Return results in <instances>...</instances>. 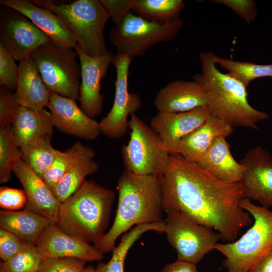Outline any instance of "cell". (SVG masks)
<instances>
[{"label": "cell", "mask_w": 272, "mask_h": 272, "mask_svg": "<svg viewBox=\"0 0 272 272\" xmlns=\"http://www.w3.org/2000/svg\"><path fill=\"white\" fill-rule=\"evenodd\" d=\"M165 221L135 226L129 231L124 233L120 243L112 250V255L107 263L100 262L96 270L97 272H124V263L128 250L132 245L145 233L155 231L159 233H164Z\"/></svg>", "instance_id": "cell-27"}, {"label": "cell", "mask_w": 272, "mask_h": 272, "mask_svg": "<svg viewBox=\"0 0 272 272\" xmlns=\"http://www.w3.org/2000/svg\"><path fill=\"white\" fill-rule=\"evenodd\" d=\"M201 169L219 180L227 183H239L244 167L233 157L226 138H217L196 163Z\"/></svg>", "instance_id": "cell-23"}, {"label": "cell", "mask_w": 272, "mask_h": 272, "mask_svg": "<svg viewBox=\"0 0 272 272\" xmlns=\"http://www.w3.org/2000/svg\"><path fill=\"white\" fill-rule=\"evenodd\" d=\"M130 115V139L121 148L125 169L138 175H163L168 167L170 154L163 149L159 135L151 126L134 113Z\"/></svg>", "instance_id": "cell-8"}, {"label": "cell", "mask_w": 272, "mask_h": 272, "mask_svg": "<svg viewBox=\"0 0 272 272\" xmlns=\"http://www.w3.org/2000/svg\"><path fill=\"white\" fill-rule=\"evenodd\" d=\"M51 138L42 137L19 148L22 160L43 179L58 152Z\"/></svg>", "instance_id": "cell-29"}, {"label": "cell", "mask_w": 272, "mask_h": 272, "mask_svg": "<svg viewBox=\"0 0 272 272\" xmlns=\"http://www.w3.org/2000/svg\"><path fill=\"white\" fill-rule=\"evenodd\" d=\"M114 197L112 190L86 180L60 203L56 225L67 234L95 244L105 234Z\"/></svg>", "instance_id": "cell-4"}, {"label": "cell", "mask_w": 272, "mask_h": 272, "mask_svg": "<svg viewBox=\"0 0 272 272\" xmlns=\"http://www.w3.org/2000/svg\"><path fill=\"white\" fill-rule=\"evenodd\" d=\"M164 233L176 250L177 259L196 264L215 249L221 235L178 211L166 212Z\"/></svg>", "instance_id": "cell-10"}, {"label": "cell", "mask_w": 272, "mask_h": 272, "mask_svg": "<svg viewBox=\"0 0 272 272\" xmlns=\"http://www.w3.org/2000/svg\"><path fill=\"white\" fill-rule=\"evenodd\" d=\"M30 1L58 16L87 55L99 56L108 51L104 32L110 15L100 0H77L61 5H56L50 0Z\"/></svg>", "instance_id": "cell-6"}, {"label": "cell", "mask_w": 272, "mask_h": 272, "mask_svg": "<svg viewBox=\"0 0 272 272\" xmlns=\"http://www.w3.org/2000/svg\"><path fill=\"white\" fill-rule=\"evenodd\" d=\"M164 211H178L215 229L228 242L252 225L251 215L240 206L244 197L239 183L223 182L181 155L169 154L166 172L159 177Z\"/></svg>", "instance_id": "cell-1"}, {"label": "cell", "mask_w": 272, "mask_h": 272, "mask_svg": "<svg viewBox=\"0 0 272 272\" xmlns=\"http://www.w3.org/2000/svg\"><path fill=\"white\" fill-rule=\"evenodd\" d=\"M73 154V146L63 152L58 150L52 163L43 177L45 183L52 191L67 170Z\"/></svg>", "instance_id": "cell-33"}, {"label": "cell", "mask_w": 272, "mask_h": 272, "mask_svg": "<svg viewBox=\"0 0 272 272\" xmlns=\"http://www.w3.org/2000/svg\"><path fill=\"white\" fill-rule=\"evenodd\" d=\"M28 244L12 233L0 229V257L2 261L19 253Z\"/></svg>", "instance_id": "cell-38"}, {"label": "cell", "mask_w": 272, "mask_h": 272, "mask_svg": "<svg viewBox=\"0 0 272 272\" xmlns=\"http://www.w3.org/2000/svg\"><path fill=\"white\" fill-rule=\"evenodd\" d=\"M3 6L14 9L27 17L58 45L75 48L77 42L65 23L49 9L38 6L30 1L1 0Z\"/></svg>", "instance_id": "cell-20"}, {"label": "cell", "mask_w": 272, "mask_h": 272, "mask_svg": "<svg viewBox=\"0 0 272 272\" xmlns=\"http://www.w3.org/2000/svg\"><path fill=\"white\" fill-rule=\"evenodd\" d=\"M110 15L113 23L116 24L133 8L135 0H100Z\"/></svg>", "instance_id": "cell-40"}, {"label": "cell", "mask_w": 272, "mask_h": 272, "mask_svg": "<svg viewBox=\"0 0 272 272\" xmlns=\"http://www.w3.org/2000/svg\"><path fill=\"white\" fill-rule=\"evenodd\" d=\"M11 54L0 44V84L13 91L16 90L19 66Z\"/></svg>", "instance_id": "cell-34"}, {"label": "cell", "mask_w": 272, "mask_h": 272, "mask_svg": "<svg viewBox=\"0 0 272 272\" xmlns=\"http://www.w3.org/2000/svg\"><path fill=\"white\" fill-rule=\"evenodd\" d=\"M240 206L252 216V226L237 240L218 243L215 247L225 257L223 265L227 272H248L272 250V211L247 197L241 199Z\"/></svg>", "instance_id": "cell-5"}, {"label": "cell", "mask_w": 272, "mask_h": 272, "mask_svg": "<svg viewBox=\"0 0 272 272\" xmlns=\"http://www.w3.org/2000/svg\"><path fill=\"white\" fill-rule=\"evenodd\" d=\"M86 261L75 257L42 259L38 272H82Z\"/></svg>", "instance_id": "cell-35"}, {"label": "cell", "mask_w": 272, "mask_h": 272, "mask_svg": "<svg viewBox=\"0 0 272 272\" xmlns=\"http://www.w3.org/2000/svg\"><path fill=\"white\" fill-rule=\"evenodd\" d=\"M216 62L228 71V74L241 82L246 88L250 82L261 77H272V63L261 64L235 60L216 55Z\"/></svg>", "instance_id": "cell-30"}, {"label": "cell", "mask_w": 272, "mask_h": 272, "mask_svg": "<svg viewBox=\"0 0 272 272\" xmlns=\"http://www.w3.org/2000/svg\"><path fill=\"white\" fill-rule=\"evenodd\" d=\"M184 24L183 19L166 24L147 21L131 12L110 31V39L117 53L131 60L160 42L172 41Z\"/></svg>", "instance_id": "cell-7"}, {"label": "cell", "mask_w": 272, "mask_h": 272, "mask_svg": "<svg viewBox=\"0 0 272 272\" xmlns=\"http://www.w3.org/2000/svg\"><path fill=\"white\" fill-rule=\"evenodd\" d=\"M184 8L182 0H135L131 11L147 21L166 24L180 19Z\"/></svg>", "instance_id": "cell-28"}, {"label": "cell", "mask_w": 272, "mask_h": 272, "mask_svg": "<svg viewBox=\"0 0 272 272\" xmlns=\"http://www.w3.org/2000/svg\"><path fill=\"white\" fill-rule=\"evenodd\" d=\"M42 258L36 246L28 244L22 251L0 262V272H38Z\"/></svg>", "instance_id": "cell-32"}, {"label": "cell", "mask_w": 272, "mask_h": 272, "mask_svg": "<svg viewBox=\"0 0 272 272\" xmlns=\"http://www.w3.org/2000/svg\"><path fill=\"white\" fill-rule=\"evenodd\" d=\"M82 272H97L96 268L92 265H89L84 268Z\"/></svg>", "instance_id": "cell-43"}, {"label": "cell", "mask_w": 272, "mask_h": 272, "mask_svg": "<svg viewBox=\"0 0 272 272\" xmlns=\"http://www.w3.org/2000/svg\"><path fill=\"white\" fill-rule=\"evenodd\" d=\"M35 246L42 259L75 257L84 261H100L104 257L94 246L65 233L50 224L42 232Z\"/></svg>", "instance_id": "cell-16"}, {"label": "cell", "mask_w": 272, "mask_h": 272, "mask_svg": "<svg viewBox=\"0 0 272 272\" xmlns=\"http://www.w3.org/2000/svg\"><path fill=\"white\" fill-rule=\"evenodd\" d=\"M196 264L177 260L167 264L162 269L157 272H198Z\"/></svg>", "instance_id": "cell-41"}, {"label": "cell", "mask_w": 272, "mask_h": 272, "mask_svg": "<svg viewBox=\"0 0 272 272\" xmlns=\"http://www.w3.org/2000/svg\"><path fill=\"white\" fill-rule=\"evenodd\" d=\"M233 131L234 127L210 114L202 125L181 139L175 153L196 163L217 138H226Z\"/></svg>", "instance_id": "cell-22"}, {"label": "cell", "mask_w": 272, "mask_h": 272, "mask_svg": "<svg viewBox=\"0 0 272 272\" xmlns=\"http://www.w3.org/2000/svg\"><path fill=\"white\" fill-rule=\"evenodd\" d=\"M27 202L24 190L2 186L0 188V206L8 210L15 211L25 208Z\"/></svg>", "instance_id": "cell-39"}, {"label": "cell", "mask_w": 272, "mask_h": 272, "mask_svg": "<svg viewBox=\"0 0 272 272\" xmlns=\"http://www.w3.org/2000/svg\"><path fill=\"white\" fill-rule=\"evenodd\" d=\"M131 60L127 56L117 53L112 61L116 73L114 102L110 111L99 122L101 133L110 139H120L126 134L129 128L128 115L134 113L142 105L140 96L128 90Z\"/></svg>", "instance_id": "cell-11"}, {"label": "cell", "mask_w": 272, "mask_h": 272, "mask_svg": "<svg viewBox=\"0 0 272 272\" xmlns=\"http://www.w3.org/2000/svg\"><path fill=\"white\" fill-rule=\"evenodd\" d=\"M13 172L26 194L27 202L25 208L43 217L51 224L56 225L60 202L43 179L21 158L16 162Z\"/></svg>", "instance_id": "cell-18"}, {"label": "cell", "mask_w": 272, "mask_h": 272, "mask_svg": "<svg viewBox=\"0 0 272 272\" xmlns=\"http://www.w3.org/2000/svg\"><path fill=\"white\" fill-rule=\"evenodd\" d=\"M21 158L20 150L14 141L12 126L0 128V182H8L16 162Z\"/></svg>", "instance_id": "cell-31"}, {"label": "cell", "mask_w": 272, "mask_h": 272, "mask_svg": "<svg viewBox=\"0 0 272 272\" xmlns=\"http://www.w3.org/2000/svg\"><path fill=\"white\" fill-rule=\"evenodd\" d=\"M46 87L61 96L79 99L81 71L76 50L53 43L31 55Z\"/></svg>", "instance_id": "cell-9"}, {"label": "cell", "mask_w": 272, "mask_h": 272, "mask_svg": "<svg viewBox=\"0 0 272 272\" xmlns=\"http://www.w3.org/2000/svg\"><path fill=\"white\" fill-rule=\"evenodd\" d=\"M211 2L226 6L247 24L252 23L258 15L256 4L253 0H212Z\"/></svg>", "instance_id": "cell-37"}, {"label": "cell", "mask_w": 272, "mask_h": 272, "mask_svg": "<svg viewBox=\"0 0 272 272\" xmlns=\"http://www.w3.org/2000/svg\"><path fill=\"white\" fill-rule=\"evenodd\" d=\"M21 105L15 93L4 86L0 87V126L11 125Z\"/></svg>", "instance_id": "cell-36"}, {"label": "cell", "mask_w": 272, "mask_h": 272, "mask_svg": "<svg viewBox=\"0 0 272 272\" xmlns=\"http://www.w3.org/2000/svg\"><path fill=\"white\" fill-rule=\"evenodd\" d=\"M47 107L53 126L65 133L91 141L101 133L99 122L89 117L73 99L50 92Z\"/></svg>", "instance_id": "cell-15"}, {"label": "cell", "mask_w": 272, "mask_h": 272, "mask_svg": "<svg viewBox=\"0 0 272 272\" xmlns=\"http://www.w3.org/2000/svg\"><path fill=\"white\" fill-rule=\"evenodd\" d=\"M16 96L21 106L39 111L47 107L50 91L44 83L38 70L29 57L19 61Z\"/></svg>", "instance_id": "cell-24"}, {"label": "cell", "mask_w": 272, "mask_h": 272, "mask_svg": "<svg viewBox=\"0 0 272 272\" xmlns=\"http://www.w3.org/2000/svg\"><path fill=\"white\" fill-rule=\"evenodd\" d=\"M50 224L43 217L26 208L20 211H0L1 229L35 246L42 232Z\"/></svg>", "instance_id": "cell-26"}, {"label": "cell", "mask_w": 272, "mask_h": 272, "mask_svg": "<svg viewBox=\"0 0 272 272\" xmlns=\"http://www.w3.org/2000/svg\"><path fill=\"white\" fill-rule=\"evenodd\" d=\"M14 143L20 148L38 139L51 137L53 125L50 112L20 106L11 125Z\"/></svg>", "instance_id": "cell-25"}, {"label": "cell", "mask_w": 272, "mask_h": 272, "mask_svg": "<svg viewBox=\"0 0 272 272\" xmlns=\"http://www.w3.org/2000/svg\"><path fill=\"white\" fill-rule=\"evenodd\" d=\"M243 167L239 182L244 195L261 206L272 208V157L262 147L248 151L240 161Z\"/></svg>", "instance_id": "cell-13"}, {"label": "cell", "mask_w": 272, "mask_h": 272, "mask_svg": "<svg viewBox=\"0 0 272 272\" xmlns=\"http://www.w3.org/2000/svg\"><path fill=\"white\" fill-rule=\"evenodd\" d=\"M52 43L50 39L20 12L5 6L0 11V44L20 61L39 48Z\"/></svg>", "instance_id": "cell-12"}, {"label": "cell", "mask_w": 272, "mask_h": 272, "mask_svg": "<svg viewBox=\"0 0 272 272\" xmlns=\"http://www.w3.org/2000/svg\"><path fill=\"white\" fill-rule=\"evenodd\" d=\"M74 154L65 173L52 190L62 203L72 196L86 180L85 178L97 172L99 166L94 160L95 152L80 141L73 145Z\"/></svg>", "instance_id": "cell-21"}, {"label": "cell", "mask_w": 272, "mask_h": 272, "mask_svg": "<svg viewBox=\"0 0 272 272\" xmlns=\"http://www.w3.org/2000/svg\"><path fill=\"white\" fill-rule=\"evenodd\" d=\"M208 94L199 83L176 80L159 90L154 105L158 112L177 113L208 107Z\"/></svg>", "instance_id": "cell-19"}, {"label": "cell", "mask_w": 272, "mask_h": 272, "mask_svg": "<svg viewBox=\"0 0 272 272\" xmlns=\"http://www.w3.org/2000/svg\"><path fill=\"white\" fill-rule=\"evenodd\" d=\"M76 50L81 66V82L79 101L80 108L90 117L99 115L102 111L104 95L100 93L101 81L114 55L109 51L99 56H91L78 45Z\"/></svg>", "instance_id": "cell-14"}, {"label": "cell", "mask_w": 272, "mask_h": 272, "mask_svg": "<svg viewBox=\"0 0 272 272\" xmlns=\"http://www.w3.org/2000/svg\"><path fill=\"white\" fill-rule=\"evenodd\" d=\"M201 74L193 76L206 90L210 114L233 127L257 129V124L267 119L268 114L255 109L247 100L246 88L228 73L216 66V55L210 52L199 54Z\"/></svg>", "instance_id": "cell-3"}, {"label": "cell", "mask_w": 272, "mask_h": 272, "mask_svg": "<svg viewBox=\"0 0 272 272\" xmlns=\"http://www.w3.org/2000/svg\"><path fill=\"white\" fill-rule=\"evenodd\" d=\"M210 115L207 107L182 113L158 112L150 121V126L158 133L164 150L175 153L181 140L202 125Z\"/></svg>", "instance_id": "cell-17"}, {"label": "cell", "mask_w": 272, "mask_h": 272, "mask_svg": "<svg viewBox=\"0 0 272 272\" xmlns=\"http://www.w3.org/2000/svg\"><path fill=\"white\" fill-rule=\"evenodd\" d=\"M117 189L118 205L112 225L94 244L103 254L112 250L118 237L132 226L163 221L165 211L159 177L138 175L124 169Z\"/></svg>", "instance_id": "cell-2"}, {"label": "cell", "mask_w": 272, "mask_h": 272, "mask_svg": "<svg viewBox=\"0 0 272 272\" xmlns=\"http://www.w3.org/2000/svg\"><path fill=\"white\" fill-rule=\"evenodd\" d=\"M248 272H272V250L262 257Z\"/></svg>", "instance_id": "cell-42"}]
</instances>
